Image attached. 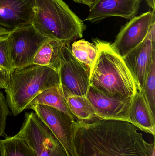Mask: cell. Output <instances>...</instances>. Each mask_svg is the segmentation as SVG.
Returning a JSON list of instances; mask_svg holds the SVG:
<instances>
[{
    "label": "cell",
    "instance_id": "cell-6",
    "mask_svg": "<svg viewBox=\"0 0 155 156\" xmlns=\"http://www.w3.org/2000/svg\"><path fill=\"white\" fill-rule=\"evenodd\" d=\"M15 136L24 140L36 156H67L60 142L35 112L25 113L24 122Z\"/></svg>",
    "mask_w": 155,
    "mask_h": 156
},
{
    "label": "cell",
    "instance_id": "cell-20",
    "mask_svg": "<svg viewBox=\"0 0 155 156\" xmlns=\"http://www.w3.org/2000/svg\"><path fill=\"white\" fill-rule=\"evenodd\" d=\"M147 105L155 115V53L152 57L142 90Z\"/></svg>",
    "mask_w": 155,
    "mask_h": 156
},
{
    "label": "cell",
    "instance_id": "cell-13",
    "mask_svg": "<svg viewBox=\"0 0 155 156\" xmlns=\"http://www.w3.org/2000/svg\"><path fill=\"white\" fill-rule=\"evenodd\" d=\"M35 0H0V26L9 30L32 23Z\"/></svg>",
    "mask_w": 155,
    "mask_h": 156
},
{
    "label": "cell",
    "instance_id": "cell-21",
    "mask_svg": "<svg viewBox=\"0 0 155 156\" xmlns=\"http://www.w3.org/2000/svg\"><path fill=\"white\" fill-rule=\"evenodd\" d=\"M8 35L0 36V73L9 77L14 69L9 52Z\"/></svg>",
    "mask_w": 155,
    "mask_h": 156
},
{
    "label": "cell",
    "instance_id": "cell-8",
    "mask_svg": "<svg viewBox=\"0 0 155 156\" xmlns=\"http://www.w3.org/2000/svg\"><path fill=\"white\" fill-rule=\"evenodd\" d=\"M154 23V10L143 13L130 19L122 27L114 42L111 44L112 49L123 58L144 41Z\"/></svg>",
    "mask_w": 155,
    "mask_h": 156
},
{
    "label": "cell",
    "instance_id": "cell-16",
    "mask_svg": "<svg viewBox=\"0 0 155 156\" xmlns=\"http://www.w3.org/2000/svg\"><path fill=\"white\" fill-rule=\"evenodd\" d=\"M62 44L56 39H47L37 51L33 59L32 64L50 67L57 71L60 48Z\"/></svg>",
    "mask_w": 155,
    "mask_h": 156
},
{
    "label": "cell",
    "instance_id": "cell-9",
    "mask_svg": "<svg viewBox=\"0 0 155 156\" xmlns=\"http://www.w3.org/2000/svg\"><path fill=\"white\" fill-rule=\"evenodd\" d=\"M32 110L52 131L67 156H78L73 141L72 125L74 120L64 112L47 105H37Z\"/></svg>",
    "mask_w": 155,
    "mask_h": 156
},
{
    "label": "cell",
    "instance_id": "cell-15",
    "mask_svg": "<svg viewBox=\"0 0 155 156\" xmlns=\"http://www.w3.org/2000/svg\"><path fill=\"white\" fill-rule=\"evenodd\" d=\"M37 105H43L53 107L64 112L73 120L76 121L69 110L60 85L52 86L39 94L29 103L26 109L32 110Z\"/></svg>",
    "mask_w": 155,
    "mask_h": 156
},
{
    "label": "cell",
    "instance_id": "cell-11",
    "mask_svg": "<svg viewBox=\"0 0 155 156\" xmlns=\"http://www.w3.org/2000/svg\"><path fill=\"white\" fill-rule=\"evenodd\" d=\"M86 97L99 119L121 120L128 122L132 98H121L103 93L91 85Z\"/></svg>",
    "mask_w": 155,
    "mask_h": 156
},
{
    "label": "cell",
    "instance_id": "cell-27",
    "mask_svg": "<svg viewBox=\"0 0 155 156\" xmlns=\"http://www.w3.org/2000/svg\"><path fill=\"white\" fill-rule=\"evenodd\" d=\"M73 1L77 3L83 4L86 5V0H73Z\"/></svg>",
    "mask_w": 155,
    "mask_h": 156
},
{
    "label": "cell",
    "instance_id": "cell-2",
    "mask_svg": "<svg viewBox=\"0 0 155 156\" xmlns=\"http://www.w3.org/2000/svg\"><path fill=\"white\" fill-rule=\"evenodd\" d=\"M93 41L97 54L90 71V85L113 97L132 98L139 90L123 58L114 51L110 43L97 38Z\"/></svg>",
    "mask_w": 155,
    "mask_h": 156
},
{
    "label": "cell",
    "instance_id": "cell-1",
    "mask_svg": "<svg viewBox=\"0 0 155 156\" xmlns=\"http://www.w3.org/2000/svg\"><path fill=\"white\" fill-rule=\"evenodd\" d=\"M127 121H75L72 137L78 156H155V143L144 139Z\"/></svg>",
    "mask_w": 155,
    "mask_h": 156
},
{
    "label": "cell",
    "instance_id": "cell-23",
    "mask_svg": "<svg viewBox=\"0 0 155 156\" xmlns=\"http://www.w3.org/2000/svg\"><path fill=\"white\" fill-rule=\"evenodd\" d=\"M9 81V77L0 73V89H6Z\"/></svg>",
    "mask_w": 155,
    "mask_h": 156
},
{
    "label": "cell",
    "instance_id": "cell-5",
    "mask_svg": "<svg viewBox=\"0 0 155 156\" xmlns=\"http://www.w3.org/2000/svg\"><path fill=\"white\" fill-rule=\"evenodd\" d=\"M57 71L66 99L69 96L86 95L90 85V69L73 56L70 44L61 45Z\"/></svg>",
    "mask_w": 155,
    "mask_h": 156
},
{
    "label": "cell",
    "instance_id": "cell-12",
    "mask_svg": "<svg viewBox=\"0 0 155 156\" xmlns=\"http://www.w3.org/2000/svg\"><path fill=\"white\" fill-rule=\"evenodd\" d=\"M142 2V0H97L90 7L84 21L97 23L113 16L130 20L138 14Z\"/></svg>",
    "mask_w": 155,
    "mask_h": 156
},
{
    "label": "cell",
    "instance_id": "cell-7",
    "mask_svg": "<svg viewBox=\"0 0 155 156\" xmlns=\"http://www.w3.org/2000/svg\"><path fill=\"white\" fill-rule=\"evenodd\" d=\"M48 39L39 33L32 23L12 30L8 35V40L14 70L32 64L37 51Z\"/></svg>",
    "mask_w": 155,
    "mask_h": 156
},
{
    "label": "cell",
    "instance_id": "cell-4",
    "mask_svg": "<svg viewBox=\"0 0 155 156\" xmlns=\"http://www.w3.org/2000/svg\"><path fill=\"white\" fill-rule=\"evenodd\" d=\"M57 85H60L58 71L50 67L31 64L15 69L5 90L9 109L17 116L39 94Z\"/></svg>",
    "mask_w": 155,
    "mask_h": 156
},
{
    "label": "cell",
    "instance_id": "cell-3",
    "mask_svg": "<svg viewBox=\"0 0 155 156\" xmlns=\"http://www.w3.org/2000/svg\"><path fill=\"white\" fill-rule=\"evenodd\" d=\"M32 24L43 35L65 44L82 38L86 28L63 0H35Z\"/></svg>",
    "mask_w": 155,
    "mask_h": 156
},
{
    "label": "cell",
    "instance_id": "cell-10",
    "mask_svg": "<svg viewBox=\"0 0 155 156\" xmlns=\"http://www.w3.org/2000/svg\"><path fill=\"white\" fill-rule=\"evenodd\" d=\"M155 53V23L144 41L123 58L139 90H143L152 57Z\"/></svg>",
    "mask_w": 155,
    "mask_h": 156
},
{
    "label": "cell",
    "instance_id": "cell-22",
    "mask_svg": "<svg viewBox=\"0 0 155 156\" xmlns=\"http://www.w3.org/2000/svg\"><path fill=\"white\" fill-rule=\"evenodd\" d=\"M10 114L6 99L3 94L0 91V137L5 134L6 120Z\"/></svg>",
    "mask_w": 155,
    "mask_h": 156
},
{
    "label": "cell",
    "instance_id": "cell-19",
    "mask_svg": "<svg viewBox=\"0 0 155 156\" xmlns=\"http://www.w3.org/2000/svg\"><path fill=\"white\" fill-rule=\"evenodd\" d=\"M73 56L80 63L92 70L97 56V49L95 45L84 39L74 41L71 46Z\"/></svg>",
    "mask_w": 155,
    "mask_h": 156
},
{
    "label": "cell",
    "instance_id": "cell-25",
    "mask_svg": "<svg viewBox=\"0 0 155 156\" xmlns=\"http://www.w3.org/2000/svg\"><path fill=\"white\" fill-rule=\"evenodd\" d=\"M147 3L149 7L155 10V0H145Z\"/></svg>",
    "mask_w": 155,
    "mask_h": 156
},
{
    "label": "cell",
    "instance_id": "cell-24",
    "mask_svg": "<svg viewBox=\"0 0 155 156\" xmlns=\"http://www.w3.org/2000/svg\"><path fill=\"white\" fill-rule=\"evenodd\" d=\"M11 32V30H8L4 27L0 26V36L9 34Z\"/></svg>",
    "mask_w": 155,
    "mask_h": 156
},
{
    "label": "cell",
    "instance_id": "cell-26",
    "mask_svg": "<svg viewBox=\"0 0 155 156\" xmlns=\"http://www.w3.org/2000/svg\"><path fill=\"white\" fill-rule=\"evenodd\" d=\"M97 0H86V5L88 7H91L92 5Z\"/></svg>",
    "mask_w": 155,
    "mask_h": 156
},
{
    "label": "cell",
    "instance_id": "cell-17",
    "mask_svg": "<svg viewBox=\"0 0 155 156\" xmlns=\"http://www.w3.org/2000/svg\"><path fill=\"white\" fill-rule=\"evenodd\" d=\"M66 100L76 121L89 122L99 119L86 95L69 96Z\"/></svg>",
    "mask_w": 155,
    "mask_h": 156
},
{
    "label": "cell",
    "instance_id": "cell-18",
    "mask_svg": "<svg viewBox=\"0 0 155 156\" xmlns=\"http://www.w3.org/2000/svg\"><path fill=\"white\" fill-rule=\"evenodd\" d=\"M1 156H36L23 139L16 136L0 140Z\"/></svg>",
    "mask_w": 155,
    "mask_h": 156
},
{
    "label": "cell",
    "instance_id": "cell-14",
    "mask_svg": "<svg viewBox=\"0 0 155 156\" xmlns=\"http://www.w3.org/2000/svg\"><path fill=\"white\" fill-rule=\"evenodd\" d=\"M128 122L139 130L154 136L155 116L150 110L142 90H138L132 98Z\"/></svg>",
    "mask_w": 155,
    "mask_h": 156
}]
</instances>
